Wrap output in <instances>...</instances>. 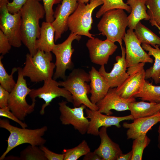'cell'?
I'll list each match as a JSON object with an SVG mask.
<instances>
[{"instance_id": "obj_2", "label": "cell", "mask_w": 160, "mask_h": 160, "mask_svg": "<svg viewBox=\"0 0 160 160\" xmlns=\"http://www.w3.org/2000/svg\"><path fill=\"white\" fill-rule=\"evenodd\" d=\"M90 81L89 73L83 69L77 68L73 69L65 80L59 83L60 86L65 88L71 94L74 107L84 104L90 109L98 110L97 105L92 103L88 97L91 88L87 82Z\"/></svg>"}, {"instance_id": "obj_38", "label": "cell", "mask_w": 160, "mask_h": 160, "mask_svg": "<svg viewBox=\"0 0 160 160\" xmlns=\"http://www.w3.org/2000/svg\"><path fill=\"white\" fill-rule=\"evenodd\" d=\"M43 152L47 160H63L64 159L63 154H58L49 150L44 145L39 146Z\"/></svg>"}, {"instance_id": "obj_11", "label": "cell", "mask_w": 160, "mask_h": 160, "mask_svg": "<svg viewBox=\"0 0 160 160\" xmlns=\"http://www.w3.org/2000/svg\"><path fill=\"white\" fill-rule=\"evenodd\" d=\"M145 63H141L135 67L128 68V77L116 88V92L125 98L134 97L142 90L145 81Z\"/></svg>"}, {"instance_id": "obj_22", "label": "cell", "mask_w": 160, "mask_h": 160, "mask_svg": "<svg viewBox=\"0 0 160 160\" xmlns=\"http://www.w3.org/2000/svg\"><path fill=\"white\" fill-rule=\"evenodd\" d=\"M55 33V30L52 23L43 22L39 37L36 41V49L45 52H52L56 44L54 42Z\"/></svg>"}, {"instance_id": "obj_12", "label": "cell", "mask_w": 160, "mask_h": 160, "mask_svg": "<svg viewBox=\"0 0 160 160\" xmlns=\"http://www.w3.org/2000/svg\"><path fill=\"white\" fill-rule=\"evenodd\" d=\"M125 46V59L128 68L135 67L141 63H152L153 59L141 45L133 30L129 28L123 39Z\"/></svg>"}, {"instance_id": "obj_27", "label": "cell", "mask_w": 160, "mask_h": 160, "mask_svg": "<svg viewBox=\"0 0 160 160\" xmlns=\"http://www.w3.org/2000/svg\"><path fill=\"white\" fill-rule=\"evenodd\" d=\"M134 97L140 98L144 101L158 103L160 100V85L155 86L145 80L142 90Z\"/></svg>"}, {"instance_id": "obj_16", "label": "cell", "mask_w": 160, "mask_h": 160, "mask_svg": "<svg viewBox=\"0 0 160 160\" xmlns=\"http://www.w3.org/2000/svg\"><path fill=\"white\" fill-rule=\"evenodd\" d=\"M78 0H62L56 8L54 14L55 19L52 24L55 30V41L61 38L62 35L68 29L67 22L70 15L77 8Z\"/></svg>"}, {"instance_id": "obj_32", "label": "cell", "mask_w": 160, "mask_h": 160, "mask_svg": "<svg viewBox=\"0 0 160 160\" xmlns=\"http://www.w3.org/2000/svg\"><path fill=\"white\" fill-rule=\"evenodd\" d=\"M145 5L151 25L156 24L160 27V0H146Z\"/></svg>"}, {"instance_id": "obj_34", "label": "cell", "mask_w": 160, "mask_h": 160, "mask_svg": "<svg viewBox=\"0 0 160 160\" xmlns=\"http://www.w3.org/2000/svg\"><path fill=\"white\" fill-rule=\"evenodd\" d=\"M43 1L45 13L46 21L52 23L55 19L53 6L59 4L62 0H41Z\"/></svg>"}, {"instance_id": "obj_35", "label": "cell", "mask_w": 160, "mask_h": 160, "mask_svg": "<svg viewBox=\"0 0 160 160\" xmlns=\"http://www.w3.org/2000/svg\"><path fill=\"white\" fill-rule=\"evenodd\" d=\"M0 116L11 119L19 124L22 128L28 127V125L18 119L11 111L8 106L0 108Z\"/></svg>"}, {"instance_id": "obj_37", "label": "cell", "mask_w": 160, "mask_h": 160, "mask_svg": "<svg viewBox=\"0 0 160 160\" xmlns=\"http://www.w3.org/2000/svg\"><path fill=\"white\" fill-rule=\"evenodd\" d=\"M11 2H8L7 5L9 12L12 14L18 12L28 0H11Z\"/></svg>"}, {"instance_id": "obj_1", "label": "cell", "mask_w": 160, "mask_h": 160, "mask_svg": "<svg viewBox=\"0 0 160 160\" xmlns=\"http://www.w3.org/2000/svg\"><path fill=\"white\" fill-rule=\"evenodd\" d=\"M41 0H28L20 10L22 42L32 56L37 51L35 43L40 35L39 20L45 14L44 6L40 2Z\"/></svg>"}, {"instance_id": "obj_19", "label": "cell", "mask_w": 160, "mask_h": 160, "mask_svg": "<svg viewBox=\"0 0 160 160\" xmlns=\"http://www.w3.org/2000/svg\"><path fill=\"white\" fill-rule=\"evenodd\" d=\"M160 121V111L152 116L134 119L131 123L124 122L123 127L128 129L127 136L128 139H134L146 135L148 131Z\"/></svg>"}, {"instance_id": "obj_13", "label": "cell", "mask_w": 160, "mask_h": 160, "mask_svg": "<svg viewBox=\"0 0 160 160\" xmlns=\"http://www.w3.org/2000/svg\"><path fill=\"white\" fill-rule=\"evenodd\" d=\"M68 102L63 101L58 103L61 123L65 125L71 124L81 134H85L87 132L89 123V121L84 116V110L87 108L86 106L82 104L72 108L67 105Z\"/></svg>"}, {"instance_id": "obj_43", "label": "cell", "mask_w": 160, "mask_h": 160, "mask_svg": "<svg viewBox=\"0 0 160 160\" xmlns=\"http://www.w3.org/2000/svg\"><path fill=\"white\" fill-rule=\"evenodd\" d=\"M90 0H78V3H84L85 4L87 3Z\"/></svg>"}, {"instance_id": "obj_45", "label": "cell", "mask_w": 160, "mask_h": 160, "mask_svg": "<svg viewBox=\"0 0 160 160\" xmlns=\"http://www.w3.org/2000/svg\"><path fill=\"white\" fill-rule=\"evenodd\" d=\"M154 26H156L158 28V29L159 30V34H160V27L159 26H158V25H156V24H155L154 25Z\"/></svg>"}, {"instance_id": "obj_4", "label": "cell", "mask_w": 160, "mask_h": 160, "mask_svg": "<svg viewBox=\"0 0 160 160\" xmlns=\"http://www.w3.org/2000/svg\"><path fill=\"white\" fill-rule=\"evenodd\" d=\"M52 60L51 52L38 50L33 56L27 53L25 66L22 68L23 75L28 77L33 82L44 81L52 78L55 66L52 62Z\"/></svg>"}, {"instance_id": "obj_23", "label": "cell", "mask_w": 160, "mask_h": 160, "mask_svg": "<svg viewBox=\"0 0 160 160\" xmlns=\"http://www.w3.org/2000/svg\"><path fill=\"white\" fill-rule=\"evenodd\" d=\"M146 0H127L126 4L131 9L128 16L129 28L135 29L137 24L141 20H149L150 17L146 12Z\"/></svg>"}, {"instance_id": "obj_24", "label": "cell", "mask_w": 160, "mask_h": 160, "mask_svg": "<svg viewBox=\"0 0 160 160\" xmlns=\"http://www.w3.org/2000/svg\"><path fill=\"white\" fill-rule=\"evenodd\" d=\"M157 103L134 101L129 103V110L134 119L150 116L160 111L157 106Z\"/></svg>"}, {"instance_id": "obj_25", "label": "cell", "mask_w": 160, "mask_h": 160, "mask_svg": "<svg viewBox=\"0 0 160 160\" xmlns=\"http://www.w3.org/2000/svg\"><path fill=\"white\" fill-rule=\"evenodd\" d=\"M142 47L144 50L148 52L150 55L155 58L154 63L152 66L145 71V79L152 78L156 84L160 83V49L159 46L154 47L149 44H143Z\"/></svg>"}, {"instance_id": "obj_26", "label": "cell", "mask_w": 160, "mask_h": 160, "mask_svg": "<svg viewBox=\"0 0 160 160\" xmlns=\"http://www.w3.org/2000/svg\"><path fill=\"white\" fill-rule=\"evenodd\" d=\"M134 33L142 44H145L154 47L160 46V37L139 22L135 29Z\"/></svg>"}, {"instance_id": "obj_28", "label": "cell", "mask_w": 160, "mask_h": 160, "mask_svg": "<svg viewBox=\"0 0 160 160\" xmlns=\"http://www.w3.org/2000/svg\"><path fill=\"white\" fill-rule=\"evenodd\" d=\"M90 151V149L85 140L78 145L72 148L64 149L62 153L64 155V160H76Z\"/></svg>"}, {"instance_id": "obj_30", "label": "cell", "mask_w": 160, "mask_h": 160, "mask_svg": "<svg viewBox=\"0 0 160 160\" xmlns=\"http://www.w3.org/2000/svg\"><path fill=\"white\" fill-rule=\"evenodd\" d=\"M134 140L131 160H141L143 151L149 144L151 140L146 135H142Z\"/></svg>"}, {"instance_id": "obj_7", "label": "cell", "mask_w": 160, "mask_h": 160, "mask_svg": "<svg viewBox=\"0 0 160 160\" xmlns=\"http://www.w3.org/2000/svg\"><path fill=\"white\" fill-rule=\"evenodd\" d=\"M18 77L16 85L10 92L8 106L11 111L21 121L34 110L36 102L29 105L26 97L32 89L27 85L26 80L23 74L22 68H17Z\"/></svg>"}, {"instance_id": "obj_10", "label": "cell", "mask_w": 160, "mask_h": 160, "mask_svg": "<svg viewBox=\"0 0 160 160\" xmlns=\"http://www.w3.org/2000/svg\"><path fill=\"white\" fill-rule=\"evenodd\" d=\"M44 81L43 86L37 89H32L28 94L32 102H36L35 99L38 97L42 99L45 103L42 106L40 111V114H44L45 109L50 105L54 99L62 97L66 99L68 102L73 103V98L71 93L64 87H59V82L53 78Z\"/></svg>"}, {"instance_id": "obj_40", "label": "cell", "mask_w": 160, "mask_h": 160, "mask_svg": "<svg viewBox=\"0 0 160 160\" xmlns=\"http://www.w3.org/2000/svg\"><path fill=\"white\" fill-rule=\"evenodd\" d=\"M84 160H103L102 158L94 151L89 152L84 155Z\"/></svg>"}, {"instance_id": "obj_29", "label": "cell", "mask_w": 160, "mask_h": 160, "mask_svg": "<svg viewBox=\"0 0 160 160\" xmlns=\"http://www.w3.org/2000/svg\"><path fill=\"white\" fill-rule=\"evenodd\" d=\"M3 58V55H1L0 56V85L10 92L16 85L13 76L17 71V68H13L11 74H8L2 63L1 60Z\"/></svg>"}, {"instance_id": "obj_5", "label": "cell", "mask_w": 160, "mask_h": 160, "mask_svg": "<svg viewBox=\"0 0 160 160\" xmlns=\"http://www.w3.org/2000/svg\"><path fill=\"white\" fill-rule=\"evenodd\" d=\"M97 27L101 34L112 42H118L122 47V41L128 25V16L122 9L108 10L103 15Z\"/></svg>"}, {"instance_id": "obj_39", "label": "cell", "mask_w": 160, "mask_h": 160, "mask_svg": "<svg viewBox=\"0 0 160 160\" xmlns=\"http://www.w3.org/2000/svg\"><path fill=\"white\" fill-rule=\"evenodd\" d=\"M10 92L0 85V108L8 106Z\"/></svg>"}, {"instance_id": "obj_17", "label": "cell", "mask_w": 160, "mask_h": 160, "mask_svg": "<svg viewBox=\"0 0 160 160\" xmlns=\"http://www.w3.org/2000/svg\"><path fill=\"white\" fill-rule=\"evenodd\" d=\"M121 56L116 57V63L110 72L105 71L104 65L101 66L99 71L107 81L110 88L117 87L121 85L129 75L126 71L127 67L125 59V48L121 47Z\"/></svg>"}, {"instance_id": "obj_44", "label": "cell", "mask_w": 160, "mask_h": 160, "mask_svg": "<svg viewBox=\"0 0 160 160\" xmlns=\"http://www.w3.org/2000/svg\"><path fill=\"white\" fill-rule=\"evenodd\" d=\"M157 105L158 108L160 111V100L159 102L157 103Z\"/></svg>"}, {"instance_id": "obj_33", "label": "cell", "mask_w": 160, "mask_h": 160, "mask_svg": "<svg viewBox=\"0 0 160 160\" xmlns=\"http://www.w3.org/2000/svg\"><path fill=\"white\" fill-rule=\"evenodd\" d=\"M20 160H47L43 152L37 146H28L20 152Z\"/></svg>"}, {"instance_id": "obj_15", "label": "cell", "mask_w": 160, "mask_h": 160, "mask_svg": "<svg viewBox=\"0 0 160 160\" xmlns=\"http://www.w3.org/2000/svg\"><path fill=\"white\" fill-rule=\"evenodd\" d=\"M87 117L90 119L89 123L87 133L95 136L99 135L100 127H107L115 126L118 128L121 127L120 123L124 120H134L130 115L123 116L117 117L102 114L97 110L89 108L85 109Z\"/></svg>"}, {"instance_id": "obj_9", "label": "cell", "mask_w": 160, "mask_h": 160, "mask_svg": "<svg viewBox=\"0 0 160 160\" xmlns=\"http://www.w3.org/2000/svg\"><path fill=\"white\" fill-rule=\"evenodd\" d=\"M81 38V36L71 33L64 41L55 44L52 51L56 57V70L53 79L56 80L60 78L65 80L66 78V70L73 69L74 65L71 60V56L74 49L72 47V43L73 40L79 41Z\"/></svg>"}, {"instance_id": "obj_6", "label": "cell", "mask_w": 160, "mask_h": 160, "mask_svg": "<svg viewBox=\"0 0 160 160\" xmlns=\"http://www.w3.org/2000/svg\"><path fill=\"white\" fill-rule=\"evenodd\" d=\"M103 3L100 0H90L89 3L87 4L78 3L77 8L68 20V27L71 33L93 38L94 35L89 32L93 23L92 12L95 8Z\"/></svg>"}, {"instance_id": "obj_31", "label": "cell", "mask_w": 160, "mask_h": 160, "mask_svg": "<svg viewBox=\"0 0 160 160\" xmlns=\"http://www.w3.org/2000/svg\"><path fill=\"white\" fill-rule=\"evenodd\" d=\"M103 2V5L97 12L96 17L100 18L107 11L114 9H122L130 12L131 9L123 0H100Z\"/></svg>"}, {"instance_id": "obj_42", "label": "cell", "mask_w": 160, "mask_h": 160, "mask_svg": "<svg viewBox=\"0 0 160 160\" xmlns=\"http://www.w3.org/2000/svg\"><path fill=\"white\" fill-rule=\"evenodd\" d=\"M159 124L158 127V148L160 149V121H159Z\"/></svg>"}, {"instance_id": "obj_21", "label": "cell", "mask_w": 160, "mask_h": 160, "mask_svg": "<svg viewBox=\"0 0 160 160\" xmlns=\"http://www.w3.org/2000/svg\"><path fill=\"white\" fill-rule=\"evenodd\" d=\"M89 74L90 80V100L96 104L105 96L110 87L104 77L94 67H92Z\"/></svg>"}, {"instance_id": "obj_8", "label": "cell", "mask_w": 160, "mask_h": 160, "mask_svg": "<svg viewBox=\"0 0 160 160\" xmlns=\"http://www.w3.org/2000/svg\"><path fill=\"white\" fill-rule=\"evenodd\" d=\"M8 0H0V28L8 38L12 46L20 47L22 44L20 33L21 15L20 10L13 14L7 8Z\"/></svg>"}, {"instance_id": "obj_20", "label": "cell", "mask_w": 160, "mask_h": 160, "mask_svg": "<svg viewBox=\"0 0 160 160\" xmlns=\"http://www.w3.org/2000/svg\"><path fill=\"white\" fill-rule=\"evenodd\" d=\"M107 127L103 126L99 130V135L101 142L99 147L94 152L103 160H117L122 151L119 145L113 142L107 133Z\"/></svg>"}, {"instance_id": "obj_41", "label": "cell", "mask_w": 160, "mask_h": 160, "mask_svg": "<svg viewBox=\"0 0 160 160\" xmlns=\"http://www.w3.org/2000/svg\"><path fill=\"white\" fill-rule=\"evenodd\" d=\"M132 150L126 154L122 153L118 157L117 160H131L132 156Z\"/></svg>"}, {"instance_id": "obj_14", "label": "cell", "mask_w": 160, "mask_h": 160, "mask_svg": "<svg viewBox=\"0 0 160 160\" xmlns=\"http://www.w3.org/2000/svg\"><path fill=\"white\" fill-rule=\"evenodd\" d=\"M86 46L89 50L91 61L101 66L108 63L110 56L113 54L118 47L114 42L108 39L103 41L95 37L89 38Z\"/></svg>"}, {"instance_id": "obj_18", "label": "cell", "mask_w": 160, "mask_h": 160, "mask_svg": "<svg viewBox=\"0 0 160 160\" xmlns=\"http://www.w3.org/2000/svg\"><path fill=\"white\" fill-rule=\"evenodd\" d=\"M134 101L135 97L125 98L120 96L116 93L115 87L110 88L105 96L96 105L99 112L111 115L113 109L118 111L129 110V104Z\"/></svg>"}, {"instance_id": "obj_3", "label": "cell", "mask_w": 160, "mask_h": 160, "mask_svg": "<svg viewBox=\"0 0 160 160\" xmlns=\"http://www.w3.org/2000/svg\"><path fill=\"white\" fill-rule=\"evenodd\" d=\"M0 127L10 132L7 148L1 156L0 160L4 159L10 151L20 145L28 143L33 146H40L44 145L47 141L42 137L47 130L46 126L35 129L21 128L11 124L7 119H0Z\"/></svg>"}, {"instance_id": "obj_36", "label": "cell", "mask_w": 160, "mask_h": 160, "mask_svg": "<svg viewBox=\"0 0 160 160\" xmlns=\"http://www.w3.org/2000/svg\"><path fill=\"white\" fill-rule=\"evenodd\" d=\"M9 40L3 31L0 30V53L3 55L9 52L11 47Z\"/></svg>"}]
</instances>
